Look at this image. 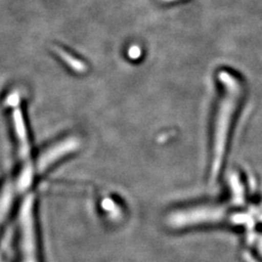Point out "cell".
<instances>
[{"label":"cell","mask_w":262,"mask_h":262,"mask_svg":"<svg viewBox=\"0 0 262 262\" xmlns=\"http://www.w3.org/2000/svg\"><path fill=\"white\" fill-rule=\"evenodd\" d=\"M219 78L224 85L225 94L219 104L214 124L212 146V175L214 178L219 175L222 167L231 123L242 96V84L236 77L226 71H222Z\"/></svg>","instance_id":"obj_1"},{"label":"cell","mask_w":262,"mask_h":262,"mask_svg":"<svg viewBox=\"0 0 262 262\" xmlns=\"http://www.w3.org/2000/svg\"><path fill=\"white\" fill-rule=\"evenodd\" d=\"M18 262H40L35 195L28 193L18 212Z\"/></svg>","instance_id":"obj_2"},{"label":"cell","mask_w":262,"mask_h":262,"mask_svg":"<svg viewBox=\"0 0 262 262\" xmlns=\"http://www.w3.org/2000/svg\"><path fill=\"white\" fill-rule=\"evenodd\" d=\"M80 148V140L75 136H67L56 141L42 150L35 160L33 166L36 175L46 173L49 169L55 166L60 160L74 154Z\"/></svg>","instance_id":"obj_3"},{"label":"cell","mask_w":262,"mask_h":262,"mask_svg":"<svg viewBox=\"0 0 262 262\" xmlns=\"http://www.w3.org/2000/svg\"><path fill=\"white\" fill-rule=\"evenodd\" d=\"M10 106L12 107L11 119L12 125L17 141L18 155L23 163L31 161V146L28 135L27 123L25 121V116L19 105V94H11L8 98Z\"/></svg>","instance_id":"obj_4"},{"label":"cell","mask_w":262,"mask_h":262,"mask_svg":"<svg viewBox=\"0 0 262 262\" xmlns=\"http://www.w3.org/2000/svg\"><path fill=\"white\" fill-rule=\"evenodd\" d=\"M18 190L14 182H7L0 190V227L4 224L10 215Z\"/></svg>","instance_id":"obj_5"},{"label":"cell","mask_w":262,"mask_h":262,"mask_svg":"<svg viewBox=\"0 0 262 262\" xmlns=\"http://www.w3.org/2000/svg\"><path fill=\"white\" fill-rule=\"evenodd\" d=\"M55 51H56L57 56H59L61 59H63L66 61V64L70 68H72L76 72L84 73L86 71V66L84 63H83L81 60L77 59L74 56H71L70 54H68L63 49L56 47L55 48Z\"/></svg>","instance_id":"obj_6"},{"label":"cell","mask_w":262,"mask_h":262,"mask_svg":"<svg viewBox=\"0 0 262 262\" xmlns=\"http://www.w3.org/2000/svg\"><path fill=\"white\" fill-rule=\"evenodd\" d=\"M164 1H166V2H169V1H175V0H164Z\"/></svg>","instance_id":"obj_7"}]
</instances>
